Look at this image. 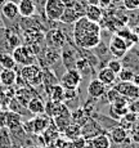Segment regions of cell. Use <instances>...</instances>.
<instances>
[{"mask_svg": "<svg viewBox=\"0 0 139 148\" xmlns=\"http://www.w3.org/2000/svg\"><path fill=\"white\" fill-rule=\"evenodd\" d=\"M73 39L81 49H94L101 44V25L89 21L85 16L80 17L75 22Z\"/></svg>", "mask_w": 139, "mask_h": 148, "instance_id": "cell-1", "label": "cell"}, {"mask_svg": "<svg viewBox=\"0 0 139 148\" xmlns=\"http://www.w3.org/2000/svg\"><path fill=\"white\" fill-rule=\"evenodd\" d=\"M19 76L22 77V80H25L26 84L32 88H36L42 84V68L36 63L23 66Z\"/></svg>", "mask_w": 139, "mask_h": 148, "instance_id": "cell-2", "label": "cell"}, {"mask_svg": "<svg viewBox=\"0 0 139 148\" xmlns=\"http://www.w3.org/2000/svg\"><path fill=\"white\" fill-rule=\"evenodd\" d=\"M14 61H16L17 64H21L23 66H28V64H34L36 62V54L32 52L28 45H18L17 48L13 49L12 53Z\"/></svg>", "mask_w": 139, "mask_h": 148, "instance_id": "cell-3", "label": "cell"}, {"mask_svg": "<svg viewBox=\"0 0 139 148\" xmlns=\"http://www.w3.org/2000/svg\"><path fill=\"white\" fill-rule=\"evenodd\" d=\"M64 8L66 7L62 0H47L44 5V14L50 21H59Z\"/></svg>", "mask_w": 139, "mask_h": 148, "instance_id": "cell-4", "label": "cell"}, {"mask_svg": "<svg viewBox=\"0 0 139 148\" xmlns=\"http://www.w3.org/2000/svg\"><path fill=\"white\" fill-rule=\"evenodd\" d=\"M81 80H83V76L76 68H68L62 75L61 85L63 86V89H77Z\"/></svg>", "mask_w": 139, "mask_h": 148, "instance_id": "cell-5", "label": "cell"}, {"mask_svg": "<svg viewBox=\"0 0 139 148\" xmlns=\"http://www.w3.org/2000/svg\"><path fill=\"white\" fill-rule=\"evenodd\" d=\"M127 49H129V47H127L126 40H124V39L120 38L118 35H115L111 38L110 45H108V50L116 59L123 58V57L126 54Z\"/></svg>", "mask_w": 139, "mask_h": 148, "instance_id": "cell-6", "label": "cell"}, {"mask_svg": "<svg viewBox=\"0 0 139 148\" xmlns=\"http://www.w3.org/2000/svg\"><path fill=\"white\" fill-rule=\"evenodd\" d=\"M113 88L120 93V95L125 97L127 101H131L139 97V88L131 81H120L113 84Z\"/></svg>", "mask_w": 139, "mask_h": 148, "instance_id": "cell-7", "label": "cell"}, {"mask_svg": "<svg viewBox=\"0 0 139 148\" xmlns=\"http://www.w3.org/2000/svg\"><path fill=\"white\" fill-rule=\"evenodd\" d=\"M99 134H103L102 126L99 125L98 121L93 120L92 117L81 126V135H83L86 140H90V139H93L94 136H97Z\"/></svg>", "mask_w": 139, "mask_h": 148, "instance_id": "cell-8", "label": "cell"}, {"mask_svg": "<svg viewBox=\"0 0 139 148\" xmlns=\"http://www.w3.org/2000/svg\"><path fill=\"white\" fill-rule=\"evenodd\" d=\"M45 41L49 45V48H55V49H61L63 48L64 42H66V38H64L63 32L58 28H53L49 30L45 35Z\"/></svg>", "mask_w": 139, "mask_h": 148, "instance_id": "cell-9", "label": "cell"}, {"mask_svg": "<svg viewBox=\"0 0 139 148\" xmlns=\"http://www.w3.org/2000/svg\"><path fill=\"white\" fill-rule=\"evenodd\" d=\"M106 90H107V86L99 79H93V80H90L89 85H88V94H89L90 98L99 99L101 97L106 94Z\"/></svg>", "mask_w": 139, "mask_h": 148, "instance_id": "cell-10", "label": "cell"}, {"mask_svg": "<svg viewBox=\"0 0 139 148\" xmlns=\"http://www.w3.org/2000/svg\"><path fill=\"white\" fill-rule=\"evenodd\" d=\"M50 121L49 117L42 115H38L35 119L30 120V126H31V132L34 134H42V133L47 130V127L49 126Z\"/></svg>", "mask_w": 139, "mask_h": 148, "instance_id": "cell-11", "label": "cell"}, {"mask_svg": "<svg viewBox=\"0 0 139 148\" xmlns=\"http://www.w3.org/2000/svg\"><path fill=\"white\" fill-rule=\"evenodd\" d=\"M17 5H18L19 16L23 18H31L36 13V5L32 0H19Z\"/></svg>", "mask_w": 139, "mask_h": 148, "instance_id": "cell-12", "label": "cell"}, {"mask_svg": "<svg viewBox=\"0 0 139 148\" xmlns=\"http://www.w3.org/2000/svg\"><path fill=\"white\" fill-rule=\"evenodd\" d=\"M85 17H86L89 21L99 23V22L103 19V10L102 7H99L97 4H88L85 8Z\"/></svg>", "mask_w": 139, "mask_h": 148, "instance_id": "cell-13", "label": "cell"}, {"mask_svg": "<svg viewBox=\"0 0 139 148\" xmlns=\"http://www.w3.org/2000/svg\"><path fill=\"white\" fill-rule=\"evenodd\" d=\"M26 108L28 110V112L32 115H42L45 112V103L42 102V99L40 97H32L28 101Z\"/></svg>", "mask_w": 139, "mask_h": 148, "instance_id": "cell-14", "label": "cell"}, {"mask_svg": "<svg viewBox=\"0 0 139 148\" xmlns=\"http://www.w3.org/2000/svg\"><path fill=\"white\" fill-rule=\"evenodd\" d=\"M17 76H18V73H17L14 70L3 68V70L0 71V84H1L3 86H7V88L13 86L17 81Z\"/></svg>", "mask_w": 139, "mask_h": 148, "instance_id": "cell-15", "label": "cell"}, {"mask_svg": "<svg viewBox=\"0 0 139 148\" xmlns=\"http://www.w3.org/2000/svg\"><path fill=\"white\" fill-rule=\"evenodd\" d=\"M61 59L63 62L64 67L68 70V68H75V63H76V52L73 49H68V48H63L61 53Z\"/></svg>", "mask_w": 139, "mask_h": 148, "instance_id": "cell-16", "label": "cell"}, {"mask_svg": "<svg viewBox=\"0 0 139 148\" xmlns=\"http://www.w3.org/2000/svg\"><path fill=\"white\" fill-rule=\"evenodd\" d=\"M110 139L112 140V143L115 144H123L126 142L127 139V130H125L124 127H121L120 125L116 127H113L110 133Z\"/></svg>", "mask_w": 139, "mask_h": 148, "instance_id": "cell-17", "label": "cell"}, {"mask_svg": "<svg viewBox=\"0 0 139 148\" xmlns=\"http://www.w3.org/2000/svg\"><path fill=\"white\" fill-rule=\"evenodd\" d=\"M1 14L8 19H16L19 16L18 13V5L14 1H9L8 0L4 5H1Z\"/></svg>", "mask_w": 139, "mask_h": 148, "instance_id": "cell-18", "label": "cell"}, {"mask_svg": "<svg viewBox=\"0 0 139 148\" xmlns=\"http://www.w3.org/2000/svg\"><path fill=\"white\" fill-rule=\"evenodd\" d=\"M104 85H113L116 82V79H117V75H116L113 71H111L108 67H102L98 72V77Z\"/></svg>", "mask_w": 139, "mask_h": 148, "instance_id": "cell-19", "label": "cell"}, {"mask_svg": "<svg viewBox=\"0 0 139 148\" xmlns=\"http://www.w3.org/2000/svg\"><path fill=\"white\" fill-rule=\"evenodd\" d=\"M21 115L13 111H8L5 113V126L8 130H16L21 126Z\"/></svg>", "mask_w": 139, "mask_h": 148, "instance_id": "cell-20", "label": "cell"}, {"mask_svg": "<svg viewBox=\"0 0 139 148\" xmlns=\"http://www.w3.org/2000/svg\"><path fill=\"white\" fill-rule=\"evenodd\" d=\"M80 17H83V16L77 12L76 8H64V12L61 16L59 21L66 23V25H71V23H75Z\"/></svg>", "mask_w": 139, "mask_h": 148, "instance_id": "cell-21", "label": "cell"}, {"mask_svg": "<svg viewBox=\"0 0 139 148\" xmlns=\"http://www.w3.org/2000/svg\"><path fill=\"white\" fill-rule=\"evenodd\" d=\"M89 143L93 146V148H111V139L107 134H99L97 136H94L93 139H90Z\"/></svg>", "mask_w": 139, "mask_h": 148, "instance_id": "cell-22", "label": "cell"}, {"mask_svg": "<svg viewBox=\"0 0 139 148\" xmlns=\"http://www.w3.org/2000/svg\"><path fill=\"white\" fill-rule=\"evenodd\" d=\"M49 97L50 101L57 102V103H61V102H64V89L61 84H55L50 88L49 90Z\"/></svg>", "mask_w": 139, "mask_h": 148, "instance_id": "cell-23", "label": "cell"}, {"mask_svg": "<svg viewBox=\"0 0 139 148\" xmlns=\"http://www.w3.org/2000/svg\"><path fill=\"white\" fill-rule=\"evenodd\" d=\"M63 134L66 136V139L73 140V139H76L77 136L81 135V126L77 124H75V122H71L68 126L63 130Z\"/></svg>", "mask_w": 139, "mask_h": 148, "instance_id": "cell-24", "label": "cell"}, {"mask_svg": "<svg viewBox=\"0 0 139 148\" xmlns=\"http://www.w3.org/2000/svg\"><path fill=\"white\" fill-rule=\"evenodd\" d=\"M0 66L1 68H8V70H14L17 66L16 61H14L13 56L10 53L1 52L0 53Z\"/></svg>", "mask_w": 139, "mask_h": 148, "instance_id": "cell-25", "label": "cell"}, {"mask_svg": "<svg viewBox=\"0 0 139 148\" xmlns=\"http://www.w3.org/2000/svg\"><path fill=\"white\" fill-rule=\"evenodd\" d=\"M32 97L34 95L30 94L28 89H26V88H19V89L16 92V97H14V98H16L23 107H26L27 103H28V101H30Z\"/></svg>", "mask_w": 139, "mask_h": 148, "instance_id": "cell-26", "label": "cell"}, {"mask_svg": "<svg viewBox=\"0 0 139 148\" xmlns=\"http://www.w3.org/2000/svg\"><path fill=\"white\" fill-rule=\"evenodd\" d=\"M59 57H61V54H59L58 49H55V48H48L44 53L45 61H47L49 64H54L59 59Z\"/></svg>", "mask_w": 139, "mask_h": 148, "instance_id": "cell-27", "label": "cell"}, {"mask_svg": "<svg viewBox=\"0 0 139 148\" xmlns=\"http://www.w3.org/2000/svg\"><path fill=\"white\" fill-rule=\"evenodd\" d=\"M0 148H12V139L9 132L4 127H0Z\"/></svg>", "mask_w": 139, "mask_h": 148, "instance_id": "cell-28", "label": "cell"}, {"mask_svg": "<svg viewBox=\"0 0 139 148\" xmlns=\"http://www.w3.org/2000/svg\"><path fill=\"white\" fill-rule=\"evenodd\" d=\"M135 73L133 72L130 68H123L120 72L117 73V77L120 79V81H131Z\"/></svg>", "mask_w": 139, "mask_h": 148, "instance_id": "cell-29", "label": "cell"}, {"mask_svg": "<svg viewBox=\"0 0 139 148\" xmlns=\"http://www.w3.org/2000/svg\"><path fill=\"white\" fill-rule=\"evenodd\" d=\"M107 67H108L111 71H113L116 75H117V73L124 68L123 62H121L120 59H110L108 63H107Z\"/></svg>", "mask_w": 139, "mask_h": 148, "instance_id": "cell-30", "label": "cell"}, {"mask_svg": "<svg viewBox=\"0 0 139 148\" xmlns=\"http://www.w3.org/2000/svg\"><path fill=\"white\" fill-rule=\"evenodd\" d=\"M7 41H8V45H9L12 49L17 48L18 45H21V40H19V38L16 35V34H9V35H8Z\"/></svg>", "mask_w": 139, "mask_h": 148, "instance_id": "cell-31", "label": "cell"}, {"mask_svg": "<svg viewBox=\"0 0 139 148\" xmlns=\"http://www.w3.org/2000/svg\"><path fill=\"white\" fill-rule=\"evenodd\" d=\"M71 142H72L73 148H85L86 147V144H88V140L84 138L83 135L77 136L76 139H73V140H71Z\"/></svg>", "mask_w": 139, "mask_h": 148, "instance_id": "cell-32", "label": "cell"}, {"mask_svg": "<svg viewBox=\"0 0 139 148\" xmlns=\"http://www.w3.org/2000/svg\"><path fill=\"white\" fill-rule=\"evenodd\" d=\"M106 94H107V99H108L110 103H113V102H115L116 99L120 98V97H121V95H120V93H118L113 86L108 90V92H106Z\"/></svg>", "mask_w": 139, "mask_h": 148, "instance_id": "cell-33", "label": "cell"}, {"mask_svg": "<svg viewBox=\"0 0 139 148\" xmlns=\"http://www.w3.org/2000/svg\"><path fill=\"white\" fill-rule=\"evenodd\" d=\"M127 108H129L130 112L139 115V97L135 98V99H131V102L127 104Z\"/></svg>", "mask_w": 139, "mask_h": 148, "instance_id": "cell-34", "label": "cell"}, {"mask_svg": "<svg viewBox=\"0 0 139 148\" xmlns=\"http://www.w3.org/2000/svg\"><path fill=\"white\" fill-rule=\"evenodd\" d=\"M77 98V89H64V101H73Z\"/></svg>", "mask_w": 139, "mask_h": 148, "instance_id": "cell-35", "label": "cell"}, {"mask_svg": "<svg viewBox=\"0 0 139 148\" xmlns=\"http://www.w3.org/2000/svg\"><path fill=\"white\" fill-rule=\"evenodd\" d=\"M124 5L126 9L129 10H134L139 8V0H124Z\"/></svg>", "mask_w": 139, "mask_h": 148, "instance_id": "cell-36", "label": "cell"}, {"mask_svg": "<svg viewBox=\"0 0 139 148\" xmlns=\"http://www.w3.org/2000/svg\"><path fill=\"white\" fill-rule=\"evenodd\" d=\"M98 1V5L102 8H107L108 5H111V3L113 1V0H97Z\"/></svg>", "mask_w": 139, "mask_h": 148, "instance_id": "cell-37", "label": "cell"}, {"mask_svg": "<svg viewBox=\"0 0 139 148\" xmlns=\"http://www.w3.org/2000/svg\"><path fill=\"white\" fill-rule=\"evenodd\" d=\"M85 1H88V4H97V5H98V1H97V0H85Z\"/></svg>", "mask_w": 139, "mask_h": 148, "instance_id": "cell-38", "label": "cell"}, {"mask_svg": "<svg viewBox=\"0 0 139 148\" xmlns=\"http://www.w3.org/2000/svg\"><path fill=\"white\" fill-rule=\"evenodd\" d=\"M7 1H8V0H0V7H1V5H4Z\"/></svg>", "mask_w": 139, "mask_h": 148, "instance_id": "cell-39", "label": "cell"}, {"mask_svg": "<svg viewBox=\"0 0 139 148\" xmlns=\"http://www.w3.org/2000/svg\"><path fill=\"white\" fill-rule=\"evenodd\" d=\"M85 148H93V146L89 143V140H88V144H86V147H85Z\"/></svg>", "mask_w": 139, "mask_h": 148, "instance_id": "cell-40", "label": "cell"}, {"mask_svg": "<svg viewBox=\"0 0 139 148\" xmlns=\"http://www.w3.org/2000/svg\"><path fill=\"white\" fill-rule=\"evenodd\" d=\"M30 148H44V147H39V146H34V147H30Z\"/></svg>", "mask_w": 139, "mask_h": 148, "instance_id": "cell-41", "label": "cell"}, {"mask_svg": "<svg viewBox=\"0 0 139 148\" xmlns=\"http://www.w3.org/2000/svg\"><path fill=\"white\" fill-rule=\"evenodd\" d=\"M9 1H14V3H18L19 0H9Z\"/></svg>", "mask_w": 139, "mask_h": 148, "instance_id": "cell-42", "label": "cell"}, {"mask_svg": "<svg viewBox=\"0 0 139 148\" xmlns=\"http://www.w3.org/2000/svg\"><path fill=\"white\" fill-rule=\"evenodd\" d=\"M137 35H138V40H139V30H138V34H137Z\"/></svg>", "mask_w": 139, "mask_h": 148, "instance_id": "cell-43", "label": "cell"}]
</instances>
